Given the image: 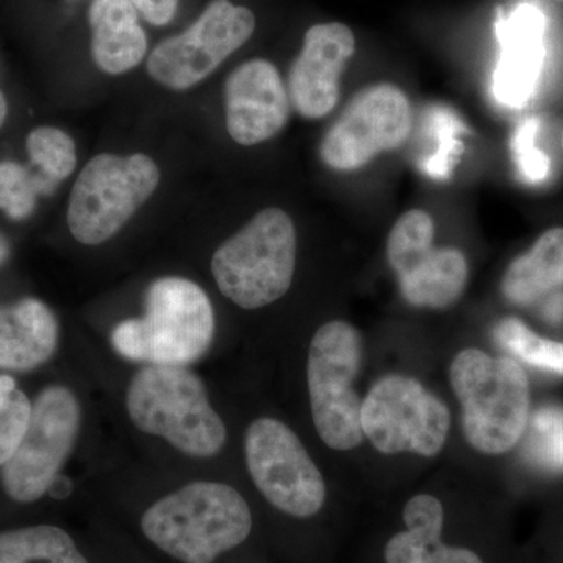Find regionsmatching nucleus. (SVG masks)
Returning a JSON list of instances; mask_svg holds the SVG:
<instances>
[{
    "label": "nucleus",
    "instance_id": "nucleus-1",
    "mask_svg": "<svg viewBox=\"0 0 563 563\" xmlns=\"http://www.w3.org/2000/svg\"><path fill=\"white\" fill-rule=\"evenodd\" d=\"M141 531L176 561L213 563L250 537L252 514L232 485L196 481L152 504Z\"/></svg>",
    "mask_w": 563,
    "mask_h": 563
},
{
    "label": "nucleus",
    "instance_id": "nucleus-2",
    "mask_svg": "<svg viewBox=\"0 0 563 563\" xmlns=\"http://www.w3.org/2000/svg\"><path fill=\"white\" fill-rule=\"evenodd\" d=\"M214 312L209 296L185 277L152 282L144 296V314L121 321L111 331L113 350L131 362L187 366L210 351Z\"/></svg>",
    "mask_w": 563,
    "mask_h": 563
},
{
    "label": "nucleus",
    "instance_id": "nucleus-3",
    "mask_svg": "<svg viewBox=\"0 0 563 563\" xmlns=\"http://www.w3.org/2000/svg\"><path fill=\"white\" fill-rule=\"evenodd\" d=\"M125 409L140 432L188 457H214L228 443V429L206 385L187 366H143L129 383Z\"/></svg>",
    "mask_w": 563,
    "mask_h": 563
},
{
    "label": "nucleus",
    "instance_id": "nucleus-4",
    "mask_svg": "<svg viewBox=\"0 0 563 563\" xmlns=\"http://www.w3.org/2000/svg\"><path fill=\"white\" fill-rule=\"evenodd\" d=\"M450 383L462 409V431L473 450L509 453L526 431L531 407L523 366L468 347L455 355Z\"/></svg>",
    "mask_w": 563,
    "mask_h": 563
},
{
    "label": "nucleus",
    "instance_id": "nucleus-5",
    "mask_svg": "<svg viewBox=\"0 0 563 563\" xmlns=\"http://www.w3.org/2000/svg\"><path fill=\"white\" fill-rule=\"evenodd\" d=\"M298 236L290 214L258 211L221 244L211 257V273L225 298L244 310H257L287 295L296 269Z\"/></svg>",
    "mask_w": 563,
    "mask_h": 563
},
{
    "label": "nucleus",
    "instance_id": "nucleus-6",
    "mask_svg": "<svg viewBox=\"0 0 563 563\" xmlns=\"http://www.w3.org/2000/svg\"><path fill=\"white\" fill-rule=\"evenodd\" d=\"M362 354L361 333L346 321L325 322L310 343V409L318 435L331 450H354L363 440L362 401L354 388Z\"/></svg>",
    "mask_w": 563,
    "mask_h": 563
},
{
    "label": "nucleus",
    "instance_id": "nucleus-7",
    "mask_svg": "<svg viewBox=\"0 0 563 563\" xmlns=\"http://www.w3.org/2000/svg\"><path fill=\"white\" fill-rule=\"evenodd\" d=\"M158 181L161 169L147 155H96L70 192V235L87 246L109 242L151 198Z\"/></svg>",
    "mask_w": 563,
    "mask_h": 563
},
{
    "label": "nucleus",
    "instance_id": "nucleus-8",
    "mask_svg": "<svg viewBox=\"0 0 563 563\" xmlns=\"http://www.w3.org/2000/svg\"><path fill=\"white\" fill-rule=\"evenodd\" d=\"M451 415L417 379L390 374L362 401V431L379 453L435 457L446 443Z\"/></svg>",
    "mask_w": 563,
    "mask_h": 563
},
{
    "label": "nucleus",
    "instance_id": "nucleus-9",
    "mask_svg": "<svg viewBox=\"0 0 563 563\" xmlns=\"http://www.w3.org/2000/svg\"><path fill=\"white\" fill-rule=\"evenodd\" d=\"M81 407L65 385L41 390L16 453L2 466L3 490L13 501L31 504L49 493L79 439Z\"/></svg>",
    "mask_w": 563,
    "mask_h": 563
},
{
    "label": "nucleus",
    "instance_id": "nucleus-10",
    "mask_svg": "<svg viewBox=\"0 0 563 563\" xmlns=\"http://www.w3.org/2000/svg\"><path fill=\"white\" fill-rule=\"evenodd\" d=\"M244 457L252 483L280 512L310 518L324 506V477L290 426L269 417L252 421Z\"/></svg>",
    "mask_w": 563,
    "mask_h": 563
},
{
    "label": "nucleus",
    "instance_id": "nucleus-11",
    "mask_svg": "<svg viewBox=\"0 0 563 563\" xmlns=\"http://www.w3.org/2000/svg\"><path fill=\"white\" fill-rule=\"evenodd\" d=\"M433 236L431 214L406 211L388 235L387 258L410 306L446 309L465 291L468 262L455 247H433Z\"/></svg>",
    "mask_w": 563,
    "mask_h": 563
},
{
    "label": "nucleus",
    "instance_id": "nucleus-12",
    "mask_svg": "<svg viewBox=\"0 0 563 563\" xmlns=\"http://www.w3.org/2000/svg\"><path fill=\"white\" fill-rule=\"evenodd\" d=\"M412 106L393 84L361 90L321 141L322 162L335 172H355L383 152L399 150L412 133Z\"/></svg>",
    "mask_w": 563,
    "mask_h": 563
},
{
    "label": "nucleus",
    "instance_id": "nucleus-13",
    "mask_svg": "<svg viewBox=\"0 0 563 563\" xmlns=\"http://www.w3.org/2000/svg\"><path fill=\"white\" fill-rule=\"evenodd\" d=\"M254 31L255 16L250 9L213 0L188 31L151 52L150 76L169 90H188L239 51Z\"/></svg>",
    "mask_w": 563,
    "mask_h": 563
},
{
    "label": "nucleus",
    "instance_id": "nucleus-14",
    "mask_svg": "<svg viewBox=\"0 0 563 563\" xmlns=\"http://www.w3.org/2000/svg\"><path fill=\"white\" fill-rule=\"evenodd\" d=\"M355 52V36L342 22L317 24L303 36L301 54L288 74V98L307 120H320L335 109L340 80Z\"/></svg>",
    "mask_w": 563,
    "mask_h": 563
},
{
    "label": "nucleus",
    "instance_id": "nucleus-15",
    "mask_svg": "<svg viewBox=\"0 0 563 563\" xmlns=\"http://www.w3.org/2000/svg\"><path fill=\"white\" fill-rule=\"evenodd\" d=\"M225 125L242 146L273 139L290 118V98L279 70L268 60L239 66L225 81Z\"/></svg>",
    "mask_w": 563,
    "mask_h": 563
},
{
    "label": "nucleus",
    "instance_id": "nucleus-16",
    "mask_svg": "<svg viewBox=\"0 0 563 563\" xmlns=\"http://www.w3.org/2000/svg\"><path fill=\"white\" fill-rule=\"evenodd\" d=\"M547 18L531 3L515 9L496 22L501 54L493 76V92L507 107L520 109L539 84L544 62Z\"/></svg>",
    "mask_w": 563,
    "mask_h": 563
},
{
    "label": "nucleus",
    "instance_id": "nucleus-17",
    "mask_svg": "<svg viewBox=\"0 0 563 563\" xmlns=\"http://www.w3.org/2000/svg\"><path fill=\"white\" fill-rule=\"evenodd\" d=\"M60 325L43 301L25 298L0 306V369L32 372L57 352Z\"/></svg>",
    "mask_w": 563,
    "mask_h": 563
},
{
    "label": "nucleus",
    "instance_id": "nucleus-18",
    "mask_svg": "<svg viewBox=\"0 0 563 563\" xmlns=\"http://www.w3.org/2000/svg\"><path fill=\"white\" fill-rule=\"evenodd\" d=\"M402 517L407 531L396 533L385 547L387 563H484L473 551L442 542L444 512L435 496H413Z\"/></svg>",
    "mask_w": 563,
    "mask_h": 563
},
{
    "label": "nucleus",
    "instance_id": "nucleus-19",
    "mask_svg": "<svg viewBox=\"0 0 563 563\" xmlns=\"http://www.w3.org/2000/svg\"><path fill=\"white\" fill-rule=\"evenodd\" d=\"M90 25L92 58L103 73H128L146 55V33L132 0H92Z\"/></svg>",
    "mask_w": 563,
    "mask_h": 563
},
{
    "label": "nucleus",
    "instance_id": "nucleus-20",
    "mask_svg": "<svg viewBox=\"0 0 563 563\" xmlns=\"http://www.w3.org/2000/svg\"><path fill=\"white\" fill-rule=\"evenodd\" d=\"M563 287V228L548 229L504 273V298L529 306Z\"/></svg>",
    "mask_w": 563,
    "mask_h": 563
},
{
    "label": "nucleus",
    "instance_id": "nucleus-21",
    "mask_svg": "<svg viewBox=\"0 0 563 563\" xmlns=\"http://www.w3.org/2000/svg\"><path fill=\"white\" fill-rule=\"evenodd\" d=\"M0 563H90L68 532L52 525L0 532Z\"/></svg>",
    "mask_w": 563,
    "mask_h": 563
},
{
    "label": "nucleus",
    "instance_id": "nucleus-22",
    "mask_svg": "<svg viewBox=\"0 0 563 563\" xmlns=\"http://www.w3.org/2000/svg\"><path fill=\"white\" fill-rule=\"evenodd\" d=\"M526 461L547 473H563V406L548 404L529 417L523 437Z\"/></svg>",
    "mask_w": 563,
    "mask_h": 563
},
{
    "label": "nucleus",
    "instance_id": "nucleus-23",
    "mask_svg": "<svg viewBox=\"0 0 563 563\" xmlns=\"http://www.w3.org/2000/svg\"><path fill=\"white\" fill-rule=\"evenodd\" d=\"M495 339L499 346L533 368L563 376V343L537 335L518 318L499 321L495 328Z\"/></svg>",
    "mask_w": 563,
    "mask_h": 563
},
{
    "label": "nucleus",
    "instance_id": "nucleus-24",
    "mask_svg": "<svg viewBox=\"0 0 563 563\" xmlns=\"http://www.w3.org/2000/svg\"><path fill=\"white\" fill-rule=\"evenodd\" d=\"M29 157L40 169L41 176L58 185L68 179L77 165L76 144L73 139L55 128H38L27 139Z\"/></svg>",
    "mask_w": 563,
    "mask_h": 563
},
{
    "label": "nucleus",
    "instance_id": "nucleus-25",
    "mask_svg": "<svg viewBox=\"0 0 563 563\" xmlns=\"http://www.w3.org/2000/svg\"><path fill=\"white\" fill-rule=\"evenodd\" d=\"M44 176H33L20 163L0 162V209L11 220H25L36 207V196L55 190Z\"/></svg>",
    "mask_w": 563,
    "mask_h": 563
},
{
    "label": "nucleus",
    "instance_id": "nucleus-26",
    "mask_svg": "<svg viewBox=\"0 0 563 563\" xmlns=\"http://www.w3.org/2000/svg\"><path fill=\"white\" fill-rule=\"evenodd\" d=\"M33 402L16 380L7 374L0 376V468L13 457L20 446L29 422Z\"/></svg>",
    "mask_w": 563,
    "mask_h": 563
},
{
    "label": "nucleus",
    "instance_id": "nucleus-27",
    "mask_svg": "<svg viewBox=\"0 0 563 563\" xmlns=\"http://www.w3.org/2000/svg\"><path fill=\"white\" fill-rule=\"evenodd\" d=\"M540 122L536 118H529L518 125L512 139V154L518 173L529 184H540L550 174V158L536 146V135L539 132Z\"/></svg>",
    "mask_w": 563,
    "mask_h": 563
},
{
    "label": "nucleus",
    "instance_id": "nucleus-28",
    "mask_svg": "<svg viewBox=\"0 0 563 563\" xmlns=\"http://www.w3.org/2000/svg\"><path fill=\"white\" fill-rule=\"evenodd\" d=\"M435 131L439 132L440 144L437 154H433L424 165L426 172L432 177H444L453 169L455 157L462 152V143L455 140L454 132L459 128V122L453 113H446L444 110H435L432 113Z\"/></svg>",
    "mask_w": 563,
    "mask_h": 563
},
{
    "label": "nucleus",
    "instance_id": "nucleus-29",
    "mask_svg": "<svg viewBox=\"0 0 563 563\" xmlns=\"http://www.w3.org/2000/svg\"><path fill=\"white\" fill-rule=\"evenodd\" d=\"M135 9L152 25H166L176 16L179 0H132Z\"/></svg>",
    "mask_w": 563,
    "mask_h": 563
},
{
    "label": "nucleus",
    "instance_id": "nucleus-30",
    "mask_svg": "<svg viewBox=\"0 0 563 563\" xmlns=\"http://www.w3.org/2000/svg\"><path fill=\"white\" fill-rule=\"evenodd\" d=\"M543 314L548 321L554 322V324L563 321L562 292H559V295H554L553 298L548 299L547 303H544Z\"/></svg>",
    "mask_w": 563,
    "mask_h": 563
},
{
    "label": "nucleus",
    "instance_id": "nucleus-31",
    "mask_svg": "<svg viewBox=\"0 0 563 563\" xmlns=\"http://www.w3.org/2000/svg\"><path fill=\"white\" fill-rule=\"evenodd\" d=\"M10 258V243L5 236L0 233V266L5 265Z\"/></svg>",
    "mask_w": 563,
    "mask_h": 563
},
{
    "label": "nucleus",
    "instance_id": "nucleus-32",
    "mask_svg": "<svg viewBox=\"0 0 563 563\" xmlns=\"http://www.w3.org/2000/svg\"><path fill=\"white\" fill-rule=\"evenodd\" d=\"M7 113H9V107H7L5 96L0 92V128L5 122Z\"/></svg>",
    "mask_w": 563,
    "mask_h": 563
},
{
    "label": "nucleus",
    "instance_id": "nucleus-33",
    "mask_svg": "<svg viewBox=\"0 0 563 563\" xmlns=\"http://www.w3.org/2000/svg\"><path fill=\"white\" fill-rule=\"evenodd\" d=\"M547 2L562 3L563 5V0H547Z\"/></svg>",
    "mask_w": 563,
    "mask_h": 563
},
{
    "label": "nucleus",
    "instance_id": "nucleus-34",
    "mask_svg": "<svg viewBox=\"0 0 563 563\" xmlns=\"http://www.w3.org/2000/svg\"><path fill=\"white\" fill-rule=\"evenodd\" d=\"M562 150H563V132H562Z\"/></svg>",
    "mask_w": 563,
    "mask_h": 563
}]
</instances>
